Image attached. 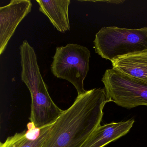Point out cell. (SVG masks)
<instances>
[{
  "mask_svg": "<svg viewBox=\"0 0 147 147\" xmlns=\"http://www.w3.org/2000/svg\"><path fill=\"white\" fill-rule=\"evenodd\" d=\"M105 88H94L78 95L52 125L41 147H81L100 125L107 103Z\"/></svg>",
  "mask_w": 147,
  "mask_h": 147,
  "instance_id": "obj_1",
  "label": "cell"
},
{
  "mask_svg": "<svg viewBox=\"0 0 147 147\" xmlns=\"http://www.w3.org/2000/svg\"><path fill=\"white\" fill-rule=\"evenodd\" d=\"M21 80L31 96L30 119L35 128L40 129L51 125L63 111L55 105L50 96L39 70L35 50L26 40L20 47Z\"/></svg>",
  "mask_w": 147,
  "mask_h": 147,
  "instance_id": "obj_2",
  "label": "cell"
},
{
  "mask_svg": "<svg viewBox=\"0 0 147 147\" xmlns=\"http://www.w3.org/2000/svg\"><path fill=\"white\" fill-rule=\"evenodd\" d=\"M94 44L96 53L111 61L145 52L147 51V27L138 29L103 27L95 35Z\"/></svg>",
  "mask_w": 147,
  "mask_h": 147,
  "instance_id": "obj_3",
  "label": "cell"
},
{
  "mask_svg": "<svg viewBox=\"0 0 147 147\" xmlns=\"http://www.w3.org/2000/svg\"><path fill=\"white\" fill-rule=\"evenodd\" d=\"M89 50L77 44H69L57 47L51 66L55 77L65 80L74 85L78 95L85 93L84 81L89 69Z\"/></svg>",
  "mask_w": 147,
  "mask_h": 147,
  "instance_id": "obj_4",
  "label": "cell"
},
{
  "mask_svg": "<svg viewBox=\"0 0 147 147\" xmlns=\"http://www.w3.org/2000/svg\"><path fill=\"white\" fill-rule=\"evenodd\" d=\"M101 81L111 102L127 109L147 106V82L113 68L105 71Z\"/></svg>",
  "mask_w": 147,
  "mask_h": 147,
  "instance_id": "obj_5",
  "label": "cell"
},
{
  "mask_svg": "<svg viewBox=\"0 0 147 147\" xmlns=\"http://www.w3.org/2000/svg\"><path fill=\"white\" fill-rule=\"evenodd\" d=\"M32 7L30 0H12L0 8V55L5 51L20 23L30 12Z\"/></svg>",
  "mask_w": 147,
  "mask_h": 147,
  "instance_id": "obj_6",
  "label": "cell"
},
{
  "mask_svg": "<svg viewBox=\"0 0 147 147\" xmlns=\"http://www.w3.org/2000/svg\"><path fill=\"white\" fill-rule=\"evenodd\" d=\"M135 123L134 119L111 122L98 126L81 147H104L128 133Z\"/></svg>",
  "mask_w": 147,
  "mask_h": 147,
  "instance_id": "obj_7",
  "label": "cell"
},
{
  "mask_svg": "<svg viewBox=\"0 0 147 147\" xmlns=\"http://www.w3.org/2000/svg\"><path fill=\"white\" fill-rule=\"evenodd\" d=\"M39 10L48 17L57 31L64 33L70 30L69 8L70 0L42 1L37 0Z\"/></svg>",
  "mask_w": 147,
  "mask_h": 147,
  "instance_id": "obj_8",
  "label": "cell"
},
{
  "mask_svg": "<svg viewBox=\"0 0 147 147\" xmlns=\"http://www.w3.org/2000/svg\"><path fill=\"white\" fill-rule=\"evenodd\" d=\"M111 62L114 69L147 82V51L122 57Z\"/></svg>",
  "mask_w": 147,
  "mask_h": 147,
  "instance_id": "obj_9",
  "label": "cell"
},
{
  "mask_svg": "<svg viewBox=\"0 0 147 147\" xmlns=\"http://www.w3.org/2000/svg\"><path fill=\"white\" fill-rule=\"evenodd\" d=\"M52 125L40 129L37 136L34 138H30L26 131L16 133L7 138L5 142L1 143L0 147H41L48 137Z\"/></svg>",
  "mask_w": 147,
  "mask_h": 147,
  "instance_id": "obj_10",
  "label": "cell"
}]
</instances>
